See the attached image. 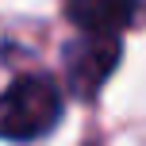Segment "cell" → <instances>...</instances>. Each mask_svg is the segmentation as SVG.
Wrapping results in <instances>:
<instances>
[{"mask_svg":"<svg viewBox=\"0 0 146 146\" xmlns=\"http://www.w3.org/2000/svg\"><path fill=\"white\" fill-rule=\"evenodd\" d=\"M62 119V92L50 77L27 73L15 77L0 92V139L12 142H31L54 131Z\"/></svg>","mask_w":146,"mask_h":146,"instance_id":"obj_1","label":"cell"},{"mask_svg":"<svg viewBox=\"0 0 146 146\" xmlns=\"http://www.w3.org/2000/svg\"><path fill=\"white\" fill-rule=\"evenodd\" d=\"M119 62V38L115 35H85L66 50V77L69 88L81 100H92L100 85L111 77Z\"/></svg>","mask_w":146,"mask_h":146,"instance_id":"obj_2","label":"cell"},{"mask_svg":"<svg viewBox=\"0 0 146 146\" xmlns=\"http://www.w3.org/2000/svg\"><path fill=\"white\" fill-rule=\"evenodd\" d=\"M135 4L139 0H69L66 15L81 35H115L135 19Z\"/></svg>","mask_w":146,"mask_h":146,"instance_id":"obj_3","label":"cell"}]
</instances>
